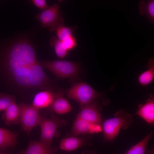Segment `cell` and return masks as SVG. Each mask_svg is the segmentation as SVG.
Masks as SVG:
<instances>
[{"label":"cell","instance_id":"cell-1","mask_svg":"<svg viewBox=\"0 0 154 154\" xmlns=\"http://www.w3.org/2000/svg\"><path fill=\"white\" fill-rule=\"evenodd\" d=\"M6 62L15 82L23 86L50 88L51 81L37 58L34 48L29 41L15 42L10 48Z\"/></svg>","mask_w":154,"mask_h":154},{"label":"cell","instance_id":"cell-2","mask_svg":"<svg viewBox=\"0 0 154 154\" xmlns=\"http://www.w3.org/2000/svg\"><path fill=\"white\" fill-rule=\"evenodd\" d=\"M114 115V117L105 120L102 125L104 139L109 142L115 139L121 129H127L133 122L132 116L124 110H119Z\"/></svg>","mask_w":154,"mask_h":154},{"label":"cell","instance_id":"cell-3","mask_svg":"<svg viewBox=\"0 0 154 154\" xmlns=\"http://www.w3.org/2000/svg\"><path fill=\"white\" fill-rule=\"evenodd\" d=\"M42 67L48 70L57 77L61 78L78 77L80 72L79 63L64 60H43L40 62Z\"/></svg>","mask_w":154,"mask_h":154},{"label":"cell","instance_id":"cell-4","mask_svg":"<svg viewBox=\"0 0 154 154\" xmlns=\"http://www.w3.org/2000/svg\"><path fill=\"white\" fill-rule=\"evenodd\" d=\"M66 94L68 98L79 103L81 108L101 96V93L84 82L74 84L66 91Z\"/></svg>","mask_w":154,"mask_h":154},{"label":"cell","instance_id":"cell-5","mask_svg":"<svg viewBox=\"0 0 154 154\" xmlns=\"http://www.w3.org/2000/svg\"><path fill=\"white\" fill-rule=\"evenodd\" d=\"M67 123L65 120L60 119L53 114L49 117L41 116L39 125L41 129L40 141L51 145L53 139L58 135L59 128Z\"/></svg>","mask_w":154,"mask_h":154},{"label":"cell","instance_id":"cell-6","mask_svg":"<svg viewBox=\"0 0 154 154\" xmlns=\"http://www.w3.org/2000/svg\"><path fill=\"white\" fill-rule=\"evenodd\" d=\"M60 3H55L36 15L42 28L51 32L55 31L59 26L64 24L62 13L59 9Z\"/></svg>","mask_w":154,"mask_h":154},{"label":"cell","instance_id":"cell-7","mask_svg":"<svg viewBox=\"0 0 154 154\" xmlns=\"http://www.w3.org/2000/svg\"><path fill=\"white\" fill-rule=\"evenodd\" d=\"M18 105L20 110V123L23 130L29 133L39 125L41 118L39 110L23 102Z\"/></svg>","mask_w":154,"mask_h":154},{"label":"cell","instance_id":"cell-8","mask_svg":"<svg viewBox=\"0 0 154 154\" xmlns=\"http://www.w3.org/2000/svg\"><path fill=\"white\" fill-rule=\"evenodd\" d=\"M102 131L101 125L91 123L81 118L76 117L70 133L71 136L94 133Z\"/></svg>","mask_w":154,"mask_h":154},{"label":"cell","instance_id":"cell-9","mask_svg":"<svg viewBox=\"0 0 154 154\" xmlns=\"http://www.w3.org/2000/svg\"><path fill=\"white\" fill-rule=\"evenodd\" d=\"M97 103L94 101L81 108L76 117L94 124L101 125L102 118L98 111Z\"/></svg>","mask_w":154,"mask_h":154},{"label":"cell","instance_id":"cell-10","mask_svg":"<svg viewBox=\"0 0 154 154\" xmlns=\"http://www.w3.org/2000/svg\"><path fill=\"white\" fill-rule=\"evenodd\" d=\"M61 93L55 92L52 89H46L35 95L32 105L39 110L49 107L57 97L62 95Z\"/></svg>","mask_w":154,"mask_h":154},{"label":"cell","instance_id":"cell-11","mask_svg":"<svg viewBox=\"0 0 154 154\" xmlns=\"http://www.w3.org/2000/svg\"><path fill=\"white\" fill-rule=\"evenodd\" d=\"M57 149L41 141L31 140L23 154H55Z\"/></svg>","mask_w":154,"mask_h":154},{"label":"cell","instance_id":"cell-12","mask_svg":"<svg viewBox=\"0 0 154 154\" xmlns=\"http://www.w3.org/2000/svg\"><path fill=\"white\" fill-rule=\"evenodd\" d=\"M20 110L15 102L11 104L4 111L1 118L7 125L20 123Z\"/></svg>","mask_w":154,"mask_h":154},{"label":"cell","instance_id":"cell-13","mask_svg":"<svg viewBox=\"0 0 154 154\" xmlns=\"http://www.w3.org/2000/svg\"><path fill=\"white\" fill-rule=\"evenodd\" d=\"M147 123L153 124L154 123V98L150 95L146 102L140 107L136 113Z\"/></svg>","mask_w":154,"mask_h":154},{"label":"cell","instance_id":"cell-14","mask_svg":"<svg viewBox=\"0 0 154 154\" xmlns=\"http://www.w3.org/2000/svg\"><path fill=\"white\" fill-rule=\"evenodd\" d=\"M85 142L84 138L71 136L62 139L60 142L59 148L65 151H73L84 146Z\"/></svg>","mask_w":154,"mask_h":154},{"label":"cell","instance_id":"cell-15","mask_svg":"<svg viewBox=\"0 0 154 154\" xmlns=\"http://www.w3.org/2000/svg\"><path fill=\"white\" fill-rule=\"evenodd\" d=\"M17 132L0 127V151L14 146L17 143Z\"/></svg>","mask_w":154,"mask_h":154},{"label":"cell","instance_id":"cell-16","mask_svg":"<svg viewBox=\"0 0 154 154\" xmlns=\"http://www.w3.org/2000/svg\"><path fill=\"white\" fill-rule=\"evenodd\" d=\"M153 135L152 131L140 141L136 144L123 154H153V150H147L148 143Z\"/></svg>","mask_w":154,"mask_h":154},{"label":"cell","instance_id":"cell-17","mask_svg":"<svg viewBox=\"0 0 154 154\" xmlns=\"http://www.w3.org/2000/svg\"><path fill=\"white\" fill-rule=\"evenodd\" d=\"M49 108L52 111L60 115L66 114L72 110L71 104L62 95L57 97Z\"/></svg>","mask_w":154,"mask_h":154},{"label":"cell","instance_id":"cell-18","mask_svg":"<svg viewBox=\"0 0 154 154\" xmlns=\"http://www.w3.org/2000/svg\"><path fill=\"white\" fill-rule=\"evenodd\" d=\"M138 7L140 14L145 15L149 22H154V0H142L139 1Z\"/></svg>","mask_w":154,"mask_h":154},{"label":"cell","instance_id":"cell-19","mask_svg":"<svg viewBox=\"0 0 154 154\" xmlns=\"http://www.w3.org/2000/svg\"><path fill=\"white\" fill-rule=\"evenodd\" d=\"M147 67L148 69L144 71L139 76L138 81L142 86H146L150 84L154 78V59L150 58Z\"/></svg>","mask_w":154,"mask_h":154},{"label":"cell","instance_id":"cell-20","mask_svg":"<svg viewBox=\"0 0 154 154\" xmlns=\"http://www.w3.org/2000/svg\"><path fill=\"white\" fill-rule=\"evenodd\" d=\"M49 42L50 45L54 48L55 53L58 58H63L68 55L69 51L64 46L62 41L56 37L53 36Z\"/></svg>","mask_w":154,"mask_h":154},{"label":"cell","instance_id":"cell-21","mask_svg":"<svg viewBox=\"0 0 154 154\" xmlns=\"http://www.w3.org/2000/svg\"><path fill=\"white\" fill-rule=\"evenodd\" d=\"M75 27H70L62 25L56 29L57 37L62 41L72 36H74Z\"/></svg>","mask_w":154,"mask_h":154},{"label":"cell","instance_id":"cell-22","mask_svg":"<svg viewBox=\"0 0 154 154\" xmlns=\"http://www.w3.org/2000/svg\"><path fill=\"white\" fill-rule=\"evenodd\" d=\"M15 100L14 96L0 93V111H5L11 104L15 102Z\"/></svg>","mask_w":154,"mask_h":154},{"label":"cell","instance_id":"cell-23","mask_svg":"<svg viewBox=\"0 0 154 154\" xmlns=\"http://www.w3.org/2000/svg\"><path fill=\"white\" fill-rule=\"evenodd\" d=\"M62 41L64 46L68 51L74 49L77 45V40L74 36L70 37Z\"/></svg>","mask_w":154,"mask_h":154},{"label":"cell","instance_id":"cell-24","mask_svg":"<svg viewBox=\"0 0 154 154\" xmlns=\"http://www.w3.org/2000/svg\"><path fill=\"white\" fill-rule=\"evenodd\" d=\"M32 1L37 7L43 10L46 9L49 7L45 0H33Z\"/></svg>","mask_w":154,"mask_h":154},{"label":"cell","instance_id":"cell-25","mask_svg":"<svg viewBox=\"0 0 154 154\" xmlns=\"http://www.w3.org/2000/svg\"><path fill=\"white\" fill-rule=\"evenodd\" d=\"M24 151H21L19 152L15 153H7L0 151V154H23Z\"/></svg>","mask_w":154,"mask_h":154},{"label":"cell","instance_id":"cell-26","mask_svg":"<svg viewBox=\"0 0 154 154\" xmlns=\"http://www.w3.org/2000/svg\"><path fill=\"white\" fill-rule=\"evenodd\" d=\"M83 154H96V153L92 151H88L84 152Z\"/></svg>","mask_w":154,"mask_h":154},{"label":"cell","instance_id":"cell-27","mask_svg":"<svg viewBox=\"0 0 154 154\" xmlns=\"http://www.w3.org/2000/svg\"><path fill=\"white\" fill-rule=\"evenodd\" d=\"M117 154L116 153H114V154Z\"/></svg>","mask_w":154,"mask_h":154}]
</instances>
